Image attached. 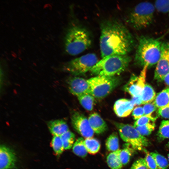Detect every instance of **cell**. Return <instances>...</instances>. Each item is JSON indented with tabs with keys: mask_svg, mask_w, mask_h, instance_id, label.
<instances>
[{
	"mask_svg": "<svg viewBox=\"0 0 169 169\" xmlns=\"http://www.w3.org/2000/svg\"><path fill=\"white\" fill-rule=\"evenodd\" d=\"M134 39L121 23L110 19L100 25V49L102 58L114 55H128L134 48Z\"/></svg>",
	"mask_w": 169,
	"mask_h": 169,
	"instance_id": "obj_1",
	"label": "cell"
},
{
	"mask_svg": "<svg viewBox=\"0 0 169 169\" xmlns=\"http://www.w3.org/2000/svg\"><path fill=\"white\" fill-rule=\"evenodd\" d=\"M162 43L157 39L141 36L138 40L135 61L143 67L152 66L158 63L161 54Z\"/></svg>",
	"mask_w": 169,
	"mask_h": 169,
	"instance_id": "obj_2",
	"label": "cell"
},
{
	"mask_svg": "<svg viewBox=\"0 0 169 169\" xmlns=\"http://www.w3.org/2000/svg\"><path fill=\"white\" fill-rule=\"evenodd\" d=\"M64 48L67 53L71 55L79 54L91 45L92 38L84 28L78 25L70 27L64 38Z\"/></svg>",
	"mask_w": 169,
	"mask_h": 169,
	"instance_id": "obj_3",
	"label": "cell"
},
{
	"mask_svg": "<svg viewBox=\"0 0 169 169\" xmlns=\"http://www.w3.org/2000/svg\"><path fill=\"white\" fill-rule=\"evenodd\" d=\"M128 55H114L102 58L90 70L97 76H116L124 71L131 61Z\"/></svg>",
	"mask_w": 169,
	"mask_h": 169,
	"instance_id": "obj_4",
	"label": "cell"
},
{
	"mask_svg": "<svg viewBox=\"0 0 169 169\" xmlns=\"http://www.w3.org/2000/svg\"><path fill=\"white\" fill-rule=\"evenodd\" d=\"M155 9L152 3L148 2H141L136 5L131 12L129 22L136 30L145 28L152 23Z\"/></svg>",
	"mask_w": 169,
	"mask_h": 169,
	"instance_id": "obj_5",
	"label": "cell"
},
{
	"mask_svg": "<svg viewBox=\"0 0 169 169\" xmlns=\"http://www.w3.org/2000/svg\"><path fill=\"white\" fill-rule=\"evenodd\" d=\"M91 94L97 99H102L108 95L120 83L118 76H96L88 80Z\"/></svg>",
	"mask_w": 169,
	"mask_h": 169,
	"instance_id": "obj_6",
	"label": "cell"
},
{
	"mask_svg": "<svg viewBox=\"0 0 169 169\" xmlns=\"http://www.w3.org/2000/svg\"><path fill=\"white\" fill-rule=\"evenodd\" d=\"M122 140L134 150L141 151L150 144L149 141L141 135L135 127L128 124L115 122Z\"/></svg>",
	"mask_w": 169,
	"mask_h": 169,
	"instance_id": "obj_7",
	"label": "cell"
},
{
	"mask_svg": "<svg viewBox=\"0 0 169 169\" xmlns=\"http://www.w3.org/2000/svg\"><path fill=\"white\" fill-rule=\"evenodd\" d=\"M98 61L95 54H87L66 63L63 69L65 71L73 75L83 74L90 71Z\"/></svg>",
	"mask_w": 169,
	"mask_h": 169,
	"instance_id": "obj_8",
	"label": "cell"
},
{
	"mask_svg": "<svg viewBox=\"0 0 169 169\" xmlns=\"http://www.w3.org/2000/svg\"><path fill=\"white\" fill-rule=\"evenodd\" d=\"M148 67L145 66L139 76L133 75L125 85L124 90L132 97L141 96L145 84L146 78Z\"/></svg>",
	"mask_w": 169,
	"mask_h": 169,
	"instance_id": "obj_9",
	"label": "cell"
},
{
	"mask_svg": "<svg viewBox=\"0 0 169 169\" xmlns=\"http://www.w3.org/2000/svg\"><path fill=\"white\" fill-rule=\"evenodd\" d=\"M169 73V42L162 43L161 54L156 64L154 78L158 81L163 80Z\"/></svg>",
	"mask_w": 169,
	"mask_h": 169,
	"instance_id": "obj_10",
	"label": "cell"
},
{
	"mask_svg": "<svg viewBox=\"0 0 169 169\" xmlns=\"http://www.w3.org/2000/svg\"><path fill=\"white\" fill-rule=\"evenodd\" d=\"M71 118L73 127L80 135L86 138L92 137L94 132L88 119L84 115L78 112H75L71 115Z\"/></svg>",
	"mask_w": 169,
	"mask_h": 169,
	"instance_id": "obj_11",
	"label": "cell"
},
{
	"mask_svg": "<svg viewBox=\"0 0 169 169\" xmlns=\"http://www.w3.org/2000/svg\"><path fill=\"white\" fill-rule=\"evenodd\" d=\"M67 83L70 92L77 97L85 94H91L90 88L87 80L84 78L78 77H70L68 80Z\"/></svg>",
	"mask_w": 169,
	"mask_h": 169,
	"instance_id": "obj_12",
	"label": "cell"
},
{
	"mask_svg": "<svg viewBox=\"0 0 169 169\" xmlns=\"http://www.w3.org/2000/svg\"><path fill=\"white\" fill-rule=\"evenodd\" d=\"M16 161V156L13 151L5 145H1L0 169H13Z\"/></svg>",
	"mask_w": 169,
	"mask_h": 169,
	"instance_id": "obj_13",
	"label": "cell"
},
{
	"mask_svg": "<svg viewBox=\"0 0 169 169\" xmlns=\"http://www.w3.org/2000/svg\"><path fill=\"white\" fill-rule=\"evenodd\" d=\"M134 106L131 100L121 99L115 101L114 105V110L118 116L124 117L127 116L130 114Z\"/></svg>",
	"mask_w": 169,
	"mask_h": 169,
	"instance_id": "obj_14",
	"label": "cell"
},
{
	"mask_svg": "<svg viewBox=\"0 0 169 169\" xmlns=\"http://www.w3.org/2000/svg\"><path fill=\"white\" fill-rule=\"evenodd\" d=\"M88 119L91 127L95 133L100 134L107 130L108 127L106 123L98 114H91Z\"/></svg>",
	"mask_w": 169,
	"mask_h": 169,
	"instance_id": "obj_15",
	"label": "cell"
},
{
	"mask_svg": "<svg viewBox=\"0 0 169 169\" xmlns=\"http://www.w3.org/2000/svg\"><path fill=\"white\" fill-rule=\"evenodd\" d=\"M48 129L53 136H61L69 131L66 122L62 119H57L49 121L47 123Z\"/></svg>",
	"mask_w": 169,
	"mask_h": 169,
	"instance_id": "obj_16",
	"label": "cell"
},
{
	"mask_svg": "<svg viewBox=\"0 0 169 169\" xmlns=\"http://www.w3.org/2000/svg\"><path fill=\"white\" fill-rule=\"evenodd\" d=\"M153 102L158 109L166 106L169 103V88H166L157 94Z\"/></svg>",
	"mask_w": 169,
	"mask_h": 169,
	"instance_id": "obj_17",
	"label": "cell"
},
{
	"mask_svg": "<svg viewBox=\"0 0 169 169\" xmlns=\"http://www.w3.org/2000/svg\"><path fill=\"white\" fill-rule=\"evenodd\" d=\"M120 150L112 152L107 156L106 161L111 169H121L123 165L120 158Z\"/></svg>",
	"mask_w": 169,
	"mask_h": 169,
	"instance_id": "obj_18",
	"label": "cell"
},
{
	"mask_svg": "<svg viewBox=\"0 0 169 169\" xmlns=\"http://www.w3.org/2000/svg\"><path fill=\"white\" fill-rule=\"evenodd\" d=\"M156 96V93L153 88L150 85L146 84L141 95L142 104L153 102Z\"/></svg>",
	"mask_w": 169,
	"mask_h": 169,
	"instance_id": "obj_19",
	"label": "cell"
},
{
	"mask_svg": "<svg viewBox=\"0 0 169 169\" xmlns=\"http://www.w3.org/2000/svg\"><path fill=\"white\" fill-rule=\"evenodd\" d=\"M73 151L76 155L84 158L86 156L88 152L84 143V140L79 137L74 143L72 147Z\"/></svg>",
	"mask_w": 169,
	"mask_h": 169,
	"instance_id": "obj_20",
	"label": "cell"
},
{
	"mask_svg": "<svg viewBox=\"0 0 169 169\" xmlns=\"http://www.w3.org/2000/svg\"><path fill=\"white\" fill-rule=\"evenodd\" d=\"M84 143L88 152L91 154H96L100 149V142L94 138L92 137L85 138L84 140Z\"/></svg>",
	"mask_w": 169,
	"mask_h": 169,
	"instance_id": "obj_21",
	"label": "cell"
},
{
	"mask_svg": "<svg viewBox=\"0 0 169 169\" xmlns=\"http://www.w3.org/2000/svg\"><path fill=\"white\" fill-rule=\"evenodd\" d=\"M144 115L155 121L159 115V109L156 107L154 102L144 105L143 107Z\"/></svg>",
	"mask_w": 169,
	"mask_h": 169,
	"instance_id": "obj_22",
	"label": "cell"
},
{
	"mask_svg": "<svg viewBox=\"0 0 169 169\" xmlns=\"http://www.w3.org/2000/svg\"><path fill=\"white\" fill-rule=\"evenodd\" d=\"M81 105L85 109L91 111L93 108L95 97L90 94L83 95L78 97Z\"/></svg>",
	"mask_w": 169,
	"mask_h": 169,
	"instance_id": "obj_23",
	"label": "cell"
},
{
	"mask_svg": "<svg viewBox=\"0 0 169 169\" xmlns=\"http://www.w3.org/2000/svg\"><path fill=\"white\" fill-rule=\"evenodd\" d=\"M107 149L110 151H115L119 148V138L116 132L112 133L107 138L105 143Z\"/></svg>",
	"mask_w": 169,
	"mask_h": 169,
	"instance_id": "obj_24",
	"label": "cell"
},
{
	"mask_svg": "<svg viewBox=\"0 0 169 169\" xmlns=\"http://www.w3.org/2000/svg\"><path fill=\"white\" fill-rule=\"evenodd\" d=\"M158 141L169 139V120H163L160 124L157 134Z\"/></svg>",
	"mask_w": 169,
	"mask_h": 169,
	"instance_id": "obj_25",
	"label": "cell"
},
{
	"mask_svg": "<svg viewBox=\"0 0 169 169\" xmlns=\"http://www.w3.org/2000/svg\"><path fill=\"white\" fill-rule=\"evenodd\" d=\"M60 137L64 149H69L73 147L75 140V135L73 132L69 130L63 134Z\"/></svg>",
	"mask_w": 169,
	"mask_h": 169,
	"instance_id": "obj_26",
	"label": "cell"
},
{
	"mask_svg": "<svg viewBox=\"0 0 169 169\" xmlns=\"http://www.w3.org/2000/svg\"><path fill=\"white\" fill-rule=\"evenodd\" d=\"M126 145L123 149L120 150L119 156L123 165L128 163L134 150L132 148H130L129 144L127 143Z\"/></svg>",
	"mask_w": 169,
	"mask_h": 169,
	"instance_id": "obj_27",
	"label": "cell"
},
{
	"mask_svg": "<svg viewBox=\"0 0 169 169\" xmlns=\"http://www.w3.org/2000/svg\"><path fill=\"white\" fill-rule=\"evenodd\" d=\"M51 144L56 155L58 156L60 155L64 149L60 136H53Z\"/></svg>",
	"mask_w": 169,
	"mask_h": 169,
	"instance_id": "obj_28",
	"label": "cell"
},
{
	"mask_svg": "<svg viewBox=\"0 0 169 169\" xmlns=\"http://www.w3.org/2000/svg\"><path fill=\"white\" fill-rule=\"evenodd\" d=\"M150 154L154 158L158 169H166L167 168L169 163L165 157L156 152H151Z\"/></svg>",
	"mask_w": 169,
	"mask_h": 169,
	"instance_id": "obj_29",
	"label": "cell"
},
{
	"mask_svg": "<svg viewBox=\"0 0 169 169\" xmlns=\"http://www.w3.org/2000/svg\"><path fill=\"white\" fill-rule=\"evenodd\" d=\"M155 126L154 122H151L143 126L135 127L141 135L144 136L151 134L154 130Z\"/></svg>",
	"mask_w": 169,
	"mask_h": 169,
	"instance_id": "obj_30",
	"label": "cell"
},
{
	"mask_svg": "<svg viewBox=\"0 0 169 169\" xmlns=\"http://www.w3.org/2000/svg\"><path fill=\"white\" fill-rule=\"evenodd\" d=\"M154 4L156 9L159 12L164 13H169V0H157Z\"/></svg>",
	"mask_w": 169,
	"mask_h": 169,
	"instance_id": "obj_31",
	"label": "cell"
},
{
	"mask_svg": "<svg viewBox=\"0 0 169 169\" xmlns=\"http://www.w3.org/2000/svg\"><path fill=\"white\" fill-rule=\"evenodd\" d=\"M146 152V156L144 158L148 168L149 169H158L156 161L153 157L147 151L144 150Z\"/></svg>",
	"mask_w": 169,
	"mask_h": 169,
	"instance_id": "obj_32",
	"label": "cell"
},
{
	"mask_svg": "<svg viewBox=\"0 0 169 169\" xmlns=\"http://www.w3.org/2000/svg\"><path fill=\"white\" fill-rule=\"evenodd\" d=\"M146 163L144 158H140L135 161L130 169H148Z\"/></svg>",
	"mask_w": 169,
	"mask_h": 169,
	"instance_id": "obj_33",
	"label": "cell"
},
{
	"mask_svg": "<svg viewBox=\"0 0 169 169\" xmlns=\"http://www.w3.org/2000/svg\"><path fill=\"white\" fill-rule=\"evenodd\" d=\"M151 122L155 121L149 117L144 115L135 121L134 126L135 127L142 126Z\"/></svg>",
	"mask_w": 169,
	"mask_h": 169,
	"instance_id": "obj_34",
	"label": "cell"
},
{
	"mask_svg": "<svg viewBox=\"0 0 169 169\" xmlns=\"http://www.w3.org/2000/svg\"><path fill=\"white\" fill-rule=\"evenodd\" d=\"M132 115L134 119L136 120L144 115L143 107L137 106L133 110Z\"/></svg>",
	"mask_w": 169,
	"mask_h": 169,
	"instance_id": "obj_35",
	"label": "cell"
},
{
	"mask_svg": "<svg viewBox=\"0 0 169 169\" xmlns=\"http://www.w3.org/2000/svg\"><path fill=\"white\" fill-rule=\"evenodd\" d=\"M158 112L162 117L169 119V103L165 106L159 109Z\"/></svg>",
	"mask_w": 169,
	"mask_h": 169,
	"instance_id": "obj_36",
	"label": "cell"
},
{
	"mask_svg": "<svg viewBox=\"0 0 169 169\" xmlns=\"http://www.w3.org/2000/svg\"><path fill=\"white\" fill-rule=\"evenodd\" d=\"M131 100L135 105H139L142 104V103L141 96L132 97Z\"/></svg>",
	"mask_w": 169,
	"mask_h": 169,
	"instance_id": "obj_37",
	"label": "cell"
},
{
	"mask_svg": "<svg viewBox=\"0 0 169 169\" xmlns=\"http://www.w3.org/2000/svg\"><path fill=\"white\" fill-rule=\"evenodd\" d=\"M163 81H164L166 84L169 86V73L164 77Z\"/></svg>",
	"mask_w": 169,
	"mask_h": 169,
	"instance_id": "obj_38",
	"label": "cell"
},
{
	"mask_svg": "<svg viewBox=\"0 0 169 169\" xmlns=\"http://www.w3.org/2000/svg\"><path fill=\"white\" fill-rule=\"evenodd\" d=\"M167 147L169 148V142L167 144V145H166Z\"/></svg>",
	"mask_w": 169,
	"mask_h": 169,
	"instance_id": "obj_39",
	"label": "cell"
},
{
	"mask_svg": "<svg viewBox=\"0 0 169 169\" xmlns=\"http://www.w3.org/2000/svg\"><path fill=\"white\" fill-rule=\"evenodd\" d=\"M168 161L169 162V153L168 154Z\"/></svg>",
	"mask_w": 169,
	"mask_h": 169,
	"instance_id": "obj_40",
	"label": "cell"
}]
</instances>
